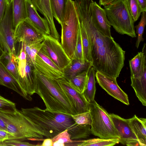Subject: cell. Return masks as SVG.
Instances as JSON below:
<instances>
[{
    "instance_id": "7a4b0ae2",
    "label": "cell",
    "mask_w": 146,
    "mask_h": 146,
    "mask_svg": "<svg viewBox=\"0 0 146 146\" xmlns=\"http://www.w3.org/2000/svg\"><path fill=\"white\" fill-rule=\"evenodd\" d=\"M20 111L47 138H51L66 129L72 140L87 138L91 134V125L76 124L70 115L50 111L37 107L21 108Z\"/></svg>"
},
{
    "instance_id": "4dcf8cb0",
    "label": "cell",
    "mask_w": 146,
    "mask_h": 146,
    "mask_svg": "<svg viewBox=\"0 0 146 146\" xmlns=\"http://www.w3.org/2000/svg\"><path fill=\"white\" fill-rule=\"evenodd\" d=\"M80 25L84 58L92 62L90 45L88 38L82 25L80 23Z\"/></svg>"
},
{
    "instance_id": "30bf717a",
    "label": "cell",
    "mask_w": 146,
    "mask_h": 146,
    "mask_svg": "<svg viewBox=\"0 0 146 146\" xmlns=\"http://www.w3.org/2000/svg\"><path fill=\"white\" fill-rule=\"evenodd\" d=\"M42 48L61 69H63L71 60L67 56L59 40L50 35H43Z\"/></svg>"
},
{
    "instance_id": "83f0119b",
    "label": "cell",
    "mask_w": 146,
    "mask_h": 146,
    "mask_svg": "<svg viewBox=\"0 0 146 146\" xmlns=\"http://www.w3.org/2000/svg\"><path fill=\"white\" fill-rule=\"evenodd\" d=\"M17 58V56L15 57L11 55L8 52H5L0 59V62L5 66L18 82L19 75L16 64Z\"/></svg>"
},
{
    "instance_id": "603a6c76",
    "label": "cell",
    "mask_w": 146,
    "mask_h": 146,
    "mask_svg": "<svg viewBox=\"0 0 146 146\" xmlns=\"http://www.w3.org/2000/svg\"><path fill=\"white\" fill-rule=\"evenodd\" d=\"M13 26L14 30L27 18L26 0H13Z\"/></svg>"
},
{
    "instance_id": "8fae6325",
    "label": "cell",
    "mask_w": 146,
    "mask_h": 146,
    "mask_svg": "<svg viewBox=\"0 0 146 146\" xmlns=\"http://www.w3.org/2000/svg\"><path fill=\"white\" fill-rule=\"evenodd\" d=\"M109 115L118 134L119 143L128 146H140L130 125L129 119H124L113 113Z\"/></svg>"
},
{
    "instance_id": "44dd1931",
    "label": "cell",
    "mask_w": 146,
    "mask_h": 146,
    "mask_svg": "<svg viewBox=\"0 0 146 146\" xmlns=\"http://www.w3.org/2000/svg\"><path fill=\"white\" fill-rule=\"evenodd\" d=\"M0 85L13 90L24 98L27 100L17 81L0 62Z\"/></svg>"
},
{
    "instance_id": "836d02e7",
    "label": "cell",
    "mask_w": 146,
    "mask_h": 146,
    "mask_svg": "<svg viewBox=\"0 0 146 146\" xmlns=\"http://www.w3.org/2000/svg\"><path fill=\"white\" fill-rule=\"evenodd\" d=\"M71 116L75 123L80 126L91 125L92 120L89 111L72 115Z\"/></svg>"
},
{
    "instance_id": "7bdbcfd3",
    "label": "cell",
    "mask_w": 146,
    "mask_h": 146,
    "mask_svg": "<svg viewBox=\"0 0 146 146\" xmlns=\"http://www.w3.org/2000/svg\"><path fill=\"white\" fill-rule=\"evenodd\" d=\"M117 0H99L100 6H105Z\"/></svg>"
},
{
    "instance_id": "5b68a950",
    "label": "cell",
    "mask_w": 146,
    "mask_h": 146,
    "mask_svg": "<svg viewBox=\"0 0 146 146\" xmlns=\"http://www.w3.org/2000/svg\"><path fill=\"white\" fill-rule=\"evenodd\" d=\"M60 25L61 26V44L67 56L72 60L80 27L74 1L68 0L64 19Z\"/></svg>"
},
{
    "instance_id": "d6a6232c",
    "label": "cell",
    "mask_w": 146,
    "mask_h": 146,
    "mask_svg": "<svg viewBox=\"0 0 146 146\" xmlns=\"http://www.w3.org/2000/svg\"><path fill=\"white\" fill-rule=\"evenodd\" d=\"M141 17L138 24L135 27L136 29V33L137 37L135 46L138 48L141 42L144 40L143 37L145 27L146 24V11H143L141 13Z\"/></svg>"
},
{
    "instance_id": "9c48e42d",
    "label": "cell",
    "mask_w": 146,
    "mask_h": 146,
    "mask_svg": "<svg viewBox=\"0 0 146 146\" xmlns=\"http://www.w3.org/2000/svg\"><path fill=\"white\" fill-rule=\"evenodd\" d=\"M13 0H8L3 17L0 21V44L5 52L17 56L13 26Z\"/></svg>"
},
{
    "instance_id": "277c9868",
    "label": "cell",
    "mask_w": 146,
    "mask_h": 146,
    "mask_svg": "<svg viewBox=\"0 0 146 146\" xmlns=\"http://www.w3.org/2000/svg\"><path fill=\"white\" fill-rule=\"evenodd\" d=\"M0 117L4 121L8 133V140L42 139L44 133L30 121L20 110L0 111Z\"/></svg>"
},
{
    "instance_id": "d6986e66",
    "label": "cell",
    "mask_w": 146,
    "mask_h": 146,
    "mask_svg": "<svg viewBox=\"0 0 146 146\" xmlns=\"http://www.w3.org/2000/svg\"><path fill=\"white\" fill-rule=\"evenodd\" d=\"M131 86L142 105L146 106V64L140 73L131 76Z\"/></svg>"
},
{
    "instance_id": "ac0fdd59",
    "label": "cell",
    "mask_w": 146,
    "mask_h": 146,
    "mask_svg": "<svg viewBox=\"0 0 146 146\" xmlns=\"http://www.w3.org/2000/svg\"><path fill=\"white\" fill-rule=\"evenodd\" d=\"M36 8L46 19L48 23L50 35L59 40V35L54 23L50 0H30Z\"/></svg>"
},
{
    "instance_id": "4fadbf2b",
    "label": "cell",
    "mask_w": 146,
    "mask_h": 146,
    "mask_svg": "<svg viewBox=\"0 0 146 146\" xmlns=\"http://www.w3.org/2000/svg\"><path fill=\"white\" fill-rule=\"evenodd\" d=\"M35 66L38 71L48 78L57 80L64 76L63 70L51 60L42 47L36 57Z\"/></svg>"
},
{
    "instance_id": "8d00e7d4",
    "label": "cell",
    "mask_w": 146,
    "mask_h": 146,
    "mask_svg": "<svg viewBox=\"0 0 146 146\" xmlns=\"http://www.w3.org/2000/svg\"><path fill=\"white\" fill-rule=\"evenodd\" d=\"M84 59L80 27L78 33L77 40L74 55L72 59Z\"/></svg>"
},
{
    "instance_id": "3957f363",
    "label": "cell",
    "mask_w": 146,
    "mask_h": 146,
    "mask_svg": "<svg viewBox=\"0 0 146 146\" xmlns=\"http://www.w3.org/2000/svg\"><path fill=\"white\" fill-rule=\"evenodd\" d=\"M37 86L35 93L42 100L45 110L72 115L77 112L56 80L48 78L36 69Z\"/></svg>"
},
{
    "instance_id": "74e56055",
    "label": "cell",
    "mask_w": 146,
    "mask_h": 146,
    "mask_svg": "<svg viewBox=\"0 0 146 146\" xmlns=\"http://www.w3.org/2000/svg\"><path fill=\"white\" fill-rule=\"evenodd\" d=\"M40 145L32 144L29 142L21 141L18 139L7 140L3 142L2 146H34Z\"/></svg>"
},
{
    "instance_id": "9a60e30c",
    "label": "cell",
    "mask_w": 146,
    "mask_h": 146,
    "mask_svg": "<svg viewBox=\"0 0 146 146\" xmlns=\"http://www.w3.org/2000/svg\"><path fill=\"white\" fill-rule=\"evenodd\" d=\"M44 39L43 35L37 31L26 19L15 30V44L23 42L26 45H32L41 42Z\"/></svg>"
},
{
    "instance_id": "d590c367",
    "label": "cell",
    "mask_w": 146,
    "mask_h": 146,
    "mask_svg": "<svg viewBox=\"0 0 146 146\" xmlns=\"http://www.w3.org/2000/svg\"><path fill=\"white\" fill-rule=\"evenodd\" d=\"M16 109L15 103L0 95V111L11 112Z\"/></svg>"
},
{
    "instance_id": "e0dca14e",
    "label": "cell",
    "mask_w": 146,
    "mask_h": 146,
    "mask_svg": "<svg viewBox=\"0 0 146 146\" xmlns=\"http://www.w3.org/2000/svg\"><path fill=\"white\" fill-rule=\"evenodd\" d=\"M27 18L32 26L42 35H50V30L46 19L41 17L30 0H26Z\"/></svg>"
},
{
    "instance_id": "52a82bcc",
    "label": "cell",
    "mask_w": 146,
    "mask_h": 146,
    "mask_svg": "<svg viewBox=\"0 0 146 146\" xmlns=\"http://www.w3.org/2000/svg\"><path fill=\"white\" fill-rule=\"evenodd\" d=\"M89 103V111L92 120L91 134L101 139L119 138L109 114L94 100Z\"/></svg>"
},
{
    "instance_id": "ee69618b",
    "label": "cell",
    "mask_w": 146,
    "mask_h": 146,
    "mask_svg": "<svg viewBox=\"0 0 146 146\" xmlns=\"http://www.w3.org/2000/svg\"><path fill=\"white\" fill-rule=\"evenodd\" d=\"M0 129L7 131V127L4 121L0 117Z\"/></svg>"
},
{
    "instance_id": "4316f807",
    "label": "cell",
    "mask_w": 146,
    "mask_h": 146,
    "mask_svg": "<svg viewBox=\"0 0 146 146\" xmlns=\"http://www.w3.org/2000/svg\"><path fill=\"white\" fill-rule=\"evenodd\" d=\"M68 0H50L53 17L60 25L61 24L64 19Z\"/></svg>"
},
{
    "instance_id": "f1b7e54d",
    "label": "cell",
    "mask_w": 146,
    "mask_h": 146,
    "mask_svg": "<svg viewBox=\"0 0 146 146\" xmlns=\"http://www.w3.org/2000/svg\"><path fill=\"white\" fill-rule=\"evenodd\" d=\"M89 69L78 74L68 80L72 87L81 93H84L86 87Z\"/></svg>"
},
{
    "instance_id": "d4e9b609",
    "label": "cell",
    "mask_w": 146,
    "mask_h": 146,
    "mask_svg": "<svg viewBox=\"0 0 146 146\" xmlns=\"http://www.w3.org/2000/svg\"><path fill=\"white\" fill-rule=\"evenodd\" d=\"M146 44H144L142 51L138 54L129 61L131 76L136 75L140 72L144 65L146 64Z\"/></svg>"
},
{
    "instance_id": "5bb4252c",
    "label": "cell",
    "mask_w": 146,
    "mask_h": 146,
    "mask_svg": "<svg viewBox=\"0 0 146 146\" xmlns=\"http://www.w3.org/2000/svg\"><path fill=\"white\" fill-rule=\"evenodd\" d=\"M95 77L99 85L109 95L125 105L129 104L128 96L118 85L117 78L98 71Z\"/></svg>"
},
{
    "instance_id": "f546056e",
    "label": "cell",
    "mask_w": 146,
    "mask_h": 146,
    "mask_svg": "<svg viewBox=\"0 0 146 146\" xmlns=\"http://www.w3.org/2000/svg\"><path fill=\"white\" fill-rule=\"evenodd\" d=\"M24 44L27 61L35 66L36 57L42 46V42L30 45Z\"/></svg>"
},
{
    "instance_id": "484cf974",
    "label": "cell",
    "mask_w": 146,
    "mask_h": 146,
    "mask_svg": "<svg viewBox=\"0 0 146 146\" xmlns=\"http://www.w3.org/2000/svg\"><path fill=\"white\" fill-rule=\"evenodd\" d=\"M96 72L94 68L92 66L89 69L88 74V81L83 93L89 103L94 100L96 90L95 80Z\"/></svg>"
},
{
    "instance_id": "1f68e13d",
    "label": "cell",
    "mask_w": 146,
    "mask_h": 146,
    "mask_svg": "<svg viewBox=\"0 0 146 146\" xmlns=\"http://www.w3.org/2000/svg\"><path fill=\"white\" fill-rule=\"evenodd\" d=\"M130 14L135 22L142 12L137 0H124Z\"/></svg>"
},
{
    "instance_id": "60d3db41",
    "label": "cell",
    "mask_w": 146,
    "mask_h": 146,
    "mask_svg": "<svg viewBox=\"0 0 146 146\" xmlns=\"http://www.w3.org/2000/svg\"><path fill=\"white\" fill-rule=\"evenodd\" d=\"M43 142L42 144L40 145L42 146H52L53 141L50 138H47L42 140Z\"/></svg>"
},
{
    "instance_id": "bcb514c9",
    "label": "cell",
    "mask_w": 146,
    "mask_h": 146,
    "mask_svg": "<svg viewBox=\"0 0 146 146\" xmlns=\"http://www.w3.org/2000/svg\"></svg>"
},
{
    "instance_id": "b9f144b4",
    "label": "cell",
    "mask_w": 146,
    "mask_h": 146,
    "mask_svg": "<svg viewBox=\"0 0 146 146\" xmlns=\"http://www.w3.org/2000/svg\"><path fill=\"white\" fill-rule=\"evenodd\" d=\"M142 11H146V0H137Z\"/></svg>"
},
{
    "instance_id": "7402d4cb",
    "label": "cell",
    "mask_w": 146,
    "mask_h": 146,
    "mask_svg": "<svg viewBox=\"0 0 146 146\" xmlns=\"http://www.w3.org/2000/svg\"><path fill=\"white\" fill-rule=\"evenodd\" d=\"M129 122L140 146H146V119L138 117L135 115L129 118Z\"/></svg>"
},
{
    "instance_id": "ab89813d",
    "label": "cell",
    "mask_w": 146,
    "mask_h": 146,
    "mask_svg": "<svg viewBox=\"0 0 146 146\" xmlns=\"http://www.w3.org/2000/svg\"><path fill=\"white\" fill-rule=\"evenodd\" d=\"M9 134L7 131L0 129V142L8 140Z\"/></svg>"
},
{
    "instance_id": "ffe728a7",
    "label": "cell",
    "mask_w": 146,
    "mask_h": 146,
    "mask_svg": "<svg viewBox=\"0 0 146 146\" xmlns=\"http://www.w3.org/2000/svg\"><path fill=\"white\" fill-rule=\"evenodd\" d=\"M92 66V62L85 59H72L63 69L64 77L68 80Z\"/></svg>"
},
{
    "instance_id": "2e32d148",
    "label": "cell",
    "mask_w": 146,
    "mask_h": 146,
    "mask_svg": "<svg viewBox=\"0 0 146 146\" xmlns=\"http://www.w3.org/2000/svg\"><path fill=\"white\" fill-rule=\"evenodd\" d=\"M91 8L93 21L96 28L104 35L112 37L110 31L111 25L105 9L93 1L91 3Z\"/></svg>"
},
{
    "instance_id": "ba28073f",
    "label": "cell",
    "mask_w": 146,
    "mask_h": 146,
    "mask_svg": "<svg viewBox=\"0 0 146 146\" xmlns=\"http://www.w3.org/2000/svg\"><path fill=\"white\" fill-rule=\"evenodd\" d=\"M16 64L19 75L18 82L27 97V100L31 101V97L35 93L37 82L34 65L26 60L23 43H19Z\"/></svg>"
},
{
    "instance_id": "cb8c5ba5",
    "label": "cell",
    "mask_w": 146,
    "mask_h": 146,
    "mask_svg": "<svg viewBox=\"0 0 146 146\" xmlns=\"http://www.w3.org/2000/svg\"><path fill=\"white\" fill-rule=\"evenodd\" d=\"M119 143L118 138L103 139L93 138L86 140L73 141L69 145L78 146H112Z\"/></svg>"
},
{
    "instance_id": "e575fe53",
    "label": "cell",
    "mask_w": 146,
    "mask_h": 146,
    "mask_svg": "<svg viewBox=\"0 0 146 146\" xmlns=\"http://www.w3.org/2000/svg\"><path fill=\"white\" fill-rule=\"evenodd\" d=\"M53 142H56L61 144L72 143L73 140L71 139V135L66 129L51 138Z\"/></svg>"
},
{
    "instance_id": "6da1fadb",
    "label": "cell",
    "mask_w": 146,
    "mask_h": 146,
    "mask_svg": "<svg viewBox=\"0 0 146 146\" xmlns=\"http://www.w3.org/2000/svg\"><path fill=\"white\" fill-rule=\"evenodd\" d=\"M92 0H80L75 4L80 23L90 43L92 65L96 71L117 78L124 66L125 51L112 37L106 36L95 27L92 19Z\"/></svg>"
},
{
    "instance_id": "7c38bea8",
    "label": "cell",
    "mask_w": 146,
    "mask_h": 146,
    "mask_svg": "<svg viewBox=\"0 0 146 146\" xmlns=\"http://www.w3.org/2000/svg\"><path fill=\"white\" fill-rule=\"evenodd\" d=\"M56 80L74 107L77 114L89 111V103L83 93H81L74 89L64 77Z\"/></svg>"
},
{
    "instance_id": "f35d334b",
    "label": "cell",
    "mask_w": 146,
    "mask_h": 146,
    "mask_svg": "<svg viewBox=\"0 0 146 146\" xmlns=\"http://www.w3.org/2000/svg\"><path fill=\"white\" fill-rule=\"evenodd\" d=\"M8 0H0V21L3 17Z\"/></svg>"
},
{
    "instance_id": "8992f818",
    "label": "cell",
    "mask_w": 146,
    "mask_h": 146,
    "mask_svg": "<svg viewBox=\"0 0 146 146\" xmlns=\"http://www.w3.org/2000/svg\"><path fill=\"white\" fill-rule=\"evenodd\" d=\"M107 18L115 31L121 35L135 37L133 21L124 0H117L104 6Z\"/></svg>"
},
{
    "instance_id": "f6af8a7d",
    "label": "cell",
    "mask_w": 146,
    "mask_h": 146,
    "mask_svg": "<svg viewBox=\"0 0 146 146\" xmlns=\"http://www.w3.org/2000/svg\"><path fill=\"white\" fill-rule=\"evenodd\" d=\"M5 53V52L3 49L0 44V59Z\"/></svg>"
}]
</instances>
